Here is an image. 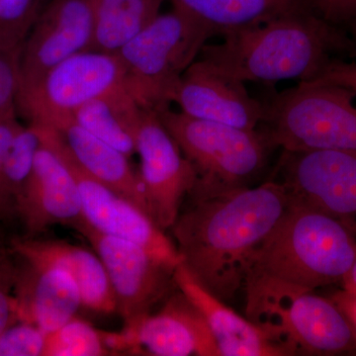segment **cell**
Segmentation results:
<instances>
[{
  "instance_id": "1",
  "label": "cell",
  "mask_w": 356,
  "mask_h": 356,
  "mask_svg": "<svg viewBox=\"0 0 356 356\" xmlns=\"http://www.w3.org/2000/svg\"><path fill=\"white\" fill-rule=\"evenodd\" d=\"M290 201L278 180L193 197L170 228L182 264L218 298L233 299L245 285L255 252Z\"/></svg>"
},
{
  "instance_id": "2",
  "label": "cell",
  "mask_w": 356,
  "mask_h": 356,
  "mask_svg": "<svg viewBox=\"0 0 356 356\" xmlns=\"http://www.w3.org/2000/svg\"><path fill=\"white\" fill-rule=\"evenodd\" d=\"M353 48L337 29L311 10L288 14L229 33L222 43L205 44L198 60L240 83L311 81L334 51Z\"/></svg>"
},
{
  "instance_id": "3",
  "label": "cell",
  "mask_w": 356,
  "mask_h": 356,
  "mask_svg": "<svg viewBox=\"0 0 356 356\" xmlns=\"http://www.w3.org/2000/svg\"><path fill=\"white\" fill-rule=\"evenodd\" d=\"M355 259L356 236L350 229L324 213L291 200L255 252L247 278L262 276L306 291L341 286Z\"/></svg>"
},
{
  "instance_id": "4",
  "label": "cell",
  "mask_w": 356,
  "mask_h": 356,
  "mask_svg": "<svg viewBox=\"0 0 356 356\" xmlns=\"http://www.w3.org/2000/svg\"><path fill=\"white\" fill-rule=\"evenodd\" d=\"M243 289L248 320L273 332L295 353L356 351L350 325L331 299L262 276L248 277Z\"/></svg>"
},
{
  "instance_id": "5",
  "label": "cell",
  "mask_w": 356,
  "mask_h": 356,
  "mask_svg": "<svg viewBox=\"0 0 356 356\" xmlns=\"http://www.w3.org/2000/svg\"><path fill=\"white\" fill-rule=\"evenodd\" d=\"M156 113L195 170L192 197L247 187L264 170L274 149L261 127L245 130L201 120L170 107Z\"/></svg>"
},
{
  "instance_id": "6",
  "label": "cell",
  "mask_w": 356,
  "mask_h": 356,
  "mask_svg": "<svg viewBox=\"0 0 356 356\" xmlns=\"http://www.w3.org/2000/svg\"><path fill=\"white\" fill-rule=\"evenodd\" d=\"M207 36L184 14H161L115 55L123 88L143 110L170 107L185 70L197 60Z\"/></svg>"
},
{
  "instance_id": "7",
  "label": "cell",
  "mask_w": 356,
  "mask_h": 356,
  "mask_svg": "<svg viewBox=\"0 0 356 356\" xmlns=\"http://www.w3.org/2000/svg\"><path fill=\"white\" fill-rule=\"evenodd\" d=\"M259 127L283 151L356 152V92L300 81L266 105Z\"/></svg>"
},
{
  "instance_id": "8",
  "label": "cell",
  "mask_w": 356,
  "mask_h": 356,
  "mask_svg": "<svg viewBox=\"0 0 356 356\" xmlns=\"http://www.w3.org/2000/svg\"><path fill=\"white\" fill-rule=\"evenodd\" d=\"M123 88L115 54L81 51L53 67L39 84L16 96V110L33 125L56 127L89 100Z\"/></svg>"
},
{
  "instance_id": "9",
  "label": "cell",
  "mask_w": 356,
  "mask_h": 356,
  "mask_svg": "<svg viewBox=\"0 0 356 356\" xmlns=\"http://www.w3.org/2000/svg\"><path fill=\"white\" fill-rule=\"evenodd\" d=\"M33 126L38 130L41 140L57 152L74 175L81 195L84 220L89 226L105 235L137 243L154 259L173 270L182 264L175 243L147 211L84 172L67 154L51 129Z\"/></svg>"
},
{
  "instance_id": "10",
  "label": "cell",
  "mask_w": 356,
  "mask_h": 356,
  "mask_svg": "<svg viewBox=\"0 0 356 356\" xmlns=\"http://www.w3.org/2000/svg\"><path fill=\"white\" fill-rule=\"evenodd\" d=\"M277 168L292 201L332 217L356 236V152L283 151Z\"/></svg>"
},
{
  "instance_id": "11",
  "label": "cell",
  "mask_w": 356,
  "mask_h": 356,
  "mask_svg": "<svg viewBox=\"0 0 356 356\" xmlns=\"http://www.w3.org/2000/svg\"><path fill=\"white\" fill-rule=\"evenodd\" d=\"M136 154L149 215L165 231L177 221L184 198L195 186V170L154 111L144 110L136 133Z\"/></svg>"
},
{
  "instance_id": "12",
  "label": "cell",
  "mask_w": 356,
  "mask_h": 356,
  "mask_svg": "<svg viewBox=\"0 0 356 356\" xmlns=\"http://www.w3.org/2000/svg\"><path fill=\"white\" fill-rule=\"evenodd\" d=\"M102 259L126 325L151 313L175 285L173 269L154 259L137 243L105 235L88 222L79 229Z\"/></svg>"
},
{
  "instance_id": "13",
  "label": "cell",
  "mask_w": 356,
  "mask_h": 356,
  "mask_svg": "<svg viewBox=\"0 0 356 356\" xmlns=\"http://www.w3.org/2000/svg\"><path fill=\"white\" fill-rule=\"evenodd\" d=\"M93 26L92 0H51L23 44L17 95L39 84L63 60L90 50Z\"/></svg>"
},
{
  "instance_id": "14",
  "label": "cell",
  "mask_w": 356,
  "mask_h": 356,
  "mask_svg": "<svg viewBox=\"0 0 356 356\" xmlns=\"http://www.w3.org/2000/svg\"><path fill=\"white\" fill-rule=\"evenodd\" d=\"M16 212L26 238H36L56 225L79 231L86 224L74 175L57 152L42 140Z\"/></svg>"
},
{
  "instance_id": "15",
  "label": "cell",
  "mask_w": 356,
  "mask_h": 356,
  "mask_svg": "<svg viewBox=\"0 0 356 356\" xmlns=\"http://www.w3.org/2000/svg\"><path fill=\"white\" fill-rule=\"evenodd\" d=\"M125 353L156 356H220L201 314L182 292L175 293L156 314H147L120 332Z\"/></svg>"
},
{
  "instance_id": "16",
  "label": "cell",
  "mask_w": 356,
  "mask_h": 356,
  "mask_svg": "<svg viewBox=\"0 0 356 356\" xmlns=\"http://www.w3.org/2000/svg\"><path fill=\"white\" fill-rule=\"evenodd\" d=\"M172 102L193 118L245 130L259 128L266 116V105L250 96L245 83L218 74L198 58L185 70Z\"/></svg>"
},
{
  "instance_id": "17",
  "label": "cell",
  "mask_w": 356,
  "mask_h": 356,
  "mask_svg": "<svg viewBox=\"0 0 356 356\" xmlns=\"http://www.w3.org/2000/svg\"><path fill=\"white\" fill-rule=\"evenodd\" d=\"M173 280L197 309L219 350L220 356H285L295 355L273 332L243 318L218 298L179 264Z\"/></svg>"
},
{
  "instance_id": "18",
  "label": "cell",
  "mask_w": 356,
  "mask_h": 356,
  "mask_svg": "<svg viewBox=\"0 0 356 356\" xmlns=\"http://www.w3.org/2000/svg\"><path fill=\"white\" fill-rule=\"evenodd\" d=\"M24 261L14 285L16 318L50 334L76 317L83 306L79 288L63 267Z\"/></svg>"
},
{
  "instance_id": "19",
  "label": "cell",
  "mask_w": 356,
  "mask_h": 356,
  "mask_svg": "<svg viewBox=\"0 0 356 356\" xmlns=\"http://www.w3.org/2000/svg\"><path fill=\"white\" fill-rule=\"evenodd\" d=\"M11 252L24 261L65 268L76 281L81 304L86 308L102 314L117 311L108 274L95 250L63 241H40L24 236L13 240Z\"/></svg>"
},
{
  "instance_id": "20",
  "label": "cell",
  "mask_w": 356,
  "mask_h": 356,
  "mask_svg": "<svg viewBox=\"0 0 356 356\" xmlns=\"http://www.w3.org/2000/svg\"><path fill=\"white\" fill-rule=\"evenodd\" d=\"M47 128L55 133L58 142L84 172L149 213L139 173L134 172L126 154L88 132L72 118L56 127Z\"/></svg>"
},
{
  "instance_id": "21",
  "label": "cell",
  "mask_w": 356,
  "mask_h": 356,
  "mask_svg": "<svg viewBox=\"0 0 356 356\" xmlns=\"http://www.w3.org/2000/svg\"><path fill=\"white\" fill-rule=\"evenodd\" d=\"M208 39L310 10L305 0H170Z\"/></svg>"
},
{
  "instance_id": "22",
  "label": "cell",
  "mask_w": 356,
  "mask_h": 356,
  "mask_svg": "<svg viewBox=\"0 0 356 356\" xmlns=\"http://www.w3.org/2000/svg\"><path fill=\"white\" fill-rule=\"evenodd\" d=\"M144 110L123 88L89 100L72 119L110 146L128 156L136 154V133Z\"/></svg>"
},
{
  "instance_id": "23",
  "label": "cell",
  "mask_w": 356,
  "mask_h": 356,
  "mask_svg": "<svg viewBox=\"0 0 356 356\" xmlns=\"http://www.w3.org/2000/svg\"><path fill=\"white\" fill-rule=\"evenodd\" d=\"M165 0H92L90 50L116 54L159 14Z\"/></svg>"
},
{
  "instance_id": "24",
  "label": "cell",
  "mask_w": 356,
  "mask_h": 356,
  "mask_svg": "<svg viewBox=\"0 0 356 356\" xmlns=\"http://www.w3.org/2000/svg\"><path fill=\"white\" fill-rule=\"evenodd\" d=\"M41 146L38 130L23 126L16 135L0 175V221L17 218L16 203L31 175L37 151Z\"/></svg>"
},
{
  "instance_id": "25",
  "label": "cell",
  "mask_w": 356,
  "mask_h": 356,
  "mask_svg": "<svg viewBox=\"0 0 356 356\" xmlns=\"http://www.w3.org/2000/svg\"><path fill=\"white\" fill-rule=\"evenodd\" d=\"M111 355L105 343L104 332L74 317L47 334L44 356Z\"/></svg>"
},
{
  "instance_id": "26",
  "label": "cell",
  "mask_w": 356,
  "mask_h": 356,
  "mask_svg": "<svg viewBox=\"0 0 356 356\" xmlns=\"http://www.w3.org/2000/svg\"><path fill=\"white\" fill-rule=\"evenodd\" d=\"M42 0H0V51H21L41 13Z\"/></svg>"
},
{
  "instance_id": "27",
  "label": "cell",
  "mask_w": 356,
  "mask_h": 356,
  "mask_svg": "<svg viewBox=\"0 0 356 356\" xmlns=\"http://www.w3.org/2000/svg\"><path fill=\"white\" fill-rule=\"evenodd\" d=\"M47 334L27 323L10 325L0 336V356H44Z\"/></svg>"
},
{
  "instance_id": "28",
  "label": "cell",
  "mask_w": 356,
  "mask_h": 356,
  "mask_svg": "<svg viewBox=\"0 0 356 356\" xmlns=\"http://www.w3.org/2000/svg\"><path fill=\"white\" fill-rule=\"evenodd\" d=\"M21 51H0V119L16 109Z\"/></svg>"
},
{
  "instance_id": "29",
  "label": "cell",
  "mask_w": 356,
  "mask_h": 356,
  "mask_svg": "<svg viewBox=\"0 0 356 356\" xmlns=\"http://www.w3.org/2000/svg\"><path fill=\"white\" fill-rule=\"evenodd\" d=\"M11 252L0 259V336L17 321L13 308V291L17 268Z\"/></svg>"
},
{
  "instance_id": "30",
  "label": "cell",
  "mask_w": 356,
  "mask_h": 356,
  "mask_svg": "<svg viewBox=\"0 0 356 356\" xmlns=\"http://www.w3.org/2000/svg\"><path fill=\"white\" fill-rule=\"evenodd\" d=\"M305 2L315 15L337 27L356 22V0H305Z\"/></svg>"
},
{
  "instance_id": "31",
  "label": "cell",
  "mask_w": 356,
  "mask_h": 356,
  "mask_svg": "<svg viewBox=\"0 0 356 356\" xmlns=\"http://www.w3.org/2000/svg\"><path fill=\"white\" fill-rule=\"evenodd\" d=\"M303 83L334 84L356 92V63L331 58L316 79Z\"/></svg>"
},
{
  "instance_id": "32",
  "label": "cell",
  "mask_w": 356,
  "mask_h": 356,
  "mask_svg": "<svg viewBox=\"0 0 356 356\" xmlns=\"http://www.w3.org/2000/svg\"><path fill=\"white\" fill-rule=\"evenodd\" d=\"M22 127L23 126L16 117V109L0 119V175L6 165L7 156L13 146V140Z\"/></svg>"
},
{
  "instance_id": "33",
  "label": "cell",
  "mask_w": 356,
  "mask_h": 356,
  "mask_svg": "<svg viewBox=\"0 0 356 356\" xmlns=\"http://www.w3.org/2000/svg\"><path fill=\"white\" fill-rule=\"evenodd\" d=\"M343 314L356 339V292L339 290L330 298Z\"/></svg>"
},
{
  "instance_id": "34",
  "label": "cell",
  "mask_w": 356,
  "mask_h": 356,
  "mask_svg": "<svg viewBox=\"0 0 356 356\" xmlns=\"http://www.w3.org/2000/svg\"><path fill=\"white\" fill-rule=\"evenodd\" d=\"M341 288L346 291L356 292V259L351 266L350 270L346 274L343 281Z\"/></svg>"
},
{
  "instance_id": "35",
  "label": "cell",
  "mask_w": 356,
  "mask_h": 356,
  "mask_svg": "<svg viewBox=\"0 0 356 356\" xmlns=\"http://www.w3.org/2000/svg\"><path fill=\"white\" fill-rule=\"evenodd\" d=\"M350 29L351 33V43H353V48L356 50V22L353 23V24L348 26Z\"/></svg>"
},
{
  "instance_id": "36",
  "label": "cell",
  "mask_w": 356,
  "mask_h": 356,
  "mask_svg": "<svg viewBox=\"0 0 356 356\" xmlns=\"http://www.w3.org/2000/svg\"><path fill=\"white\" fill-rule=\"evenodd\" d=\"M9 252H10V250L0 248V259H1L2 257H6V255L8 254Z\"/></svg>"
}]
</instances>
